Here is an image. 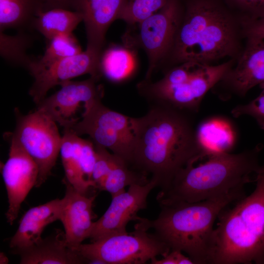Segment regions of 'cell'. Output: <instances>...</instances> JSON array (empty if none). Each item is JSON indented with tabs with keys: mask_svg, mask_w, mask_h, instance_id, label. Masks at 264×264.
Instances as JSON below:
<instances>
[{
	"mask_svg": "<svg viewBox=\"0 0 264 264\" xmlns=\"http://www.w3.org/2000/svg\"><path fill=\"white\" fill-rule=\"evenodd\" d=\"M66 186L60 220L63 225L67 245L74 249L89 237L95 214L93 205L96 195H84L63 179Z\"/></svg>",
	"mask_w": 264,
	"mask_h": 264,
	"instance_id": "cell-18",
	"label": "cell"
},
{
	"mask_svg": "<svg viewBox=\"0 0 264 264\" xmlns=\"http://www.w3.org/2000/svg\"><path fill=\"white\" fill-rule=\"evenodd\" d=\"M94 146L96 160L92 172V179L95 189L102 191L110 169L113 154L100 145L94 144Z\"/></svg>",
	"mask_w": 264,
	"mask_h": 264,
	"instance_id": "cell-29",
	"label": "cell"
},
{
	"mask_svg": "<svg viewBox=\"0 0 264 264\" xmlns=\"http://www.w3.org/2000/svg\"><path fill=\"white\" fill-rule=\"evenodd\" d=\"M102 98L88 107L82 119L69 130L88 135L93 142L124 159L131 166L134 134L131 117L105 106Z\"/></svg>",
	"mask_w": 264,
	"mask_h": 264,
	"instance_id": "cell-10",
	"label": "cell"
},
{
	"mask_svg": "<svg viewBox=\"0 0 264 264\" xmlns=\"http://www.w3.org/2000/svg\"><path fill=\"white\" fill-rule=\"evenodd\" d=\"M148 219L138 217L133 231L82 243L77 250L88 264H144L170 250L154 233L148 232Z\"/></svg>",
	"mask_w": 264,
	"mask_h": 264,
	"instance_id": "cell-7",
	"label": "cell"
},
{
	"mask_svg": "<svg viewBox=\"0 0 264 264\" xmlns=\"http://www.w3.org/2000/svg\"><path fill=\"white\" fill-rule=\"evenodd\" d=\"M255 182L250 195L219 215L209 264H264V164Z\"/></svg>",
	"mask_w": 264,
	"mask_h": 264,
	"instance_id": "cell-5",
	"label": "cell"
},
{
	"mask_svg": "<svg viewBox=\"0 0 264 264\" xmlns=\"http://www.w3.org/2000/svg\"><path fill=\"white\" fill-rule=\"evenodd\" d=\"M8 259L7 257L3 252L0 253V264H7L8 263Z\"/></svg>",
	"mask_w": 264,
	"mask_h": 264,
	"instance_id": "cell-35",
	"label": "cell"
},
{
	"mask_svg": "<svg viewBox=\"0 0 264 264\" xmlns=\"http://www.w3.org/2000/svg\"><path fill=\"white\" fill-rule=\"evenodd\" d=\"M199 141L205 151L228 152L234 141V134L230 126L220 120H210L197 130Z\"/></svg>",
	"mask_w": 264,
	"mask_h": 264,
	"instance_id": "cell-24",
	"label": "cell"
},
{
	"mask_svg": "<svg viewBox=\"0 0 264 264\" xmlns=\"http://www.w3.org/2000/svg\"><path fill=\"white\" fill-rule=\"evenodd\" d=\"M242 23L245 39L247 38H256L264 40V17L244 20L242 22Z\"/></svg>",
	"mask_w": 264,
	"mask_h": 264,
	"instance_id": "cell-32",
	"label": "cell"
},
{
	"mask_svg": "<svg viewBox=\"0 0 264 264\" xmlns=\"http://www.w3.org/2000/svg\"><path fill=\"white\" fill-rule=\"evenodd\" d=\"M180 0H170L161 9L142 21L128 25L122 37L127 48L142 49L148 59L145 80L152 75L172 44L181 10Z\"/></svg>",
	"mask_w": 264,
	"mask_h": 264,
	"instance_id": "cell-8",
	"label": "cell"
},
{
	"mask_svg": "<svg viewBox=\"0 0 264 264\" xmlns=\"http://www.w3.org/2000/svg\"><path fill=\"white\" fill-rule=\"evenodd\" d=\"M150 180L146 174L132 168L124 159L113 154L110 169L102 191L109 192L113 198L125 192L127 186L145 185Z\"/></svg>",
	"mask_w": 264,
	"mask_h": 264,
	"instance_id": "cell-23",
	"label": "cell"
},
{
	"mask_svg": "<svg viewBox=\"0 0 264 264\" xmlns=\"http://www.w3.org/2000/svg\"><path fill=\"white\" fill-rule=\"evenodd\" d=\"M152 264H192V260L188 256L183 254L179 250H171L162 256V259L158 260L153 258L151 260Z\"/></svg>",
	"mask_w": 264,
	"mask_h": 264,
	"instance_id": "cell-33",
	"label": "cell"
},
{
	"mask_svg": "<svg viewBox=\"0 0 264 264\" xmlns=\"http://www.w3.org/2000/svg\"><path fill=\"white\" fill-rule=\"evenodd\" d=\"M260 86L261 87V88L263 89H264V82L262 83H261L260 85Z\"/></svg>",
	"mask_w": 264,
	"mask_h": 264,
	"instance_id": "cell-36",
	"label": "cell"
},
{
	"mask_svg": "<svg viewBox=\"0 0 264 264\" xmlns=\"http://www.w3.org/2000/svg\"><path fill=\"white\" fill-rule=\"evenodd\" d=\"M170 0H127L119 19L128 25L139 22L162 8Z\"/></svg>",
	"mask_w": 264,
	"mask_h": 264,
	"instance_id": "cell-27",
	"label": "cell"
},
{
	"mask_svg": "<svg viewBox=\"0 0 264 264\" xmlns=\"http://www.w3.org/2000/svg\"><path fill=\"white\" fill-rule=\"evenodd\" d=\"M241 21L264 17V0H223Z\"/></svg>",
	"mask_w": 264,
	"mask_h": 264,
	"instance_id": "cell-30",
	"label": "cell"
},
{
	"mask_svg": "<svg viewBox=\"0 0 264 264\" xmlns=\"http://www.w3.org/2000/svg\"><path fill=\"white\" fill-rule=\"evenodd\" d=\"M126 47L113 45L102 51L100 70L109 80L117 82L124 79L131 67V57Z\"/></svg>",
	"mask_w": 264,
	"mask_h": 264,
	"instance_id": "cell-26",
	"label": "cell"
},
{
	"mask_svg": "<svg viewBox=\"0 0 264 264\" xmlns=\"http://www.w3.org/2000/svg\"><path fill=\"white\" fill-rule=\"evenodd\" d=\"M181 10L170 47L157 70L186 62L210 65L236 59L245 39L240 18L223 0H180Z\"/></svg>",
	"mask_w": 264,
	"mask_h": 264,
	"instance_id": "cell-2",
	"label": "cell"
},
{
	"mask_svg": "<svg viewBox=\"0 0 264 264\" xmlns=\"http://www.w3.org/2000/svg\"><path fill=\"white\" fill-rule=\"evenodd\" d=\"M22 264H81L86 259L67 244L64 231L59 229L24 248L12 250Z\"/></svg>",
	"mask_w": 264,
	"mask_h": 264,
	"instance_id": "cell-19",
	"label": "cell"
},
{
	"mask_svg": "<svg viewBox=\"0 0 264 264\" xmlns=\"http://www.w3.org/2000/svg\"><path fill=\"white\" fill-rule=\"evenodd\" d=\"M0 54L5 60L27 68L32 61L26 55L27 40L22 34L10 36L0 32Z\"/></svg>",
	"mask_w": 264,
	"mask_h": 264,
	"instance_id": "cell-28",
	"label": "cell"
},
{
	"mask_svg": "<svg viewBox=\"0 0 264 264\" xmlns=\"http://www.w3.org/2000/svg\"><path fill=\"white\" fill-rule=\"evenodd\" d=\"M16 114V129L10 134L37 165L39 175L35 187H39L51 174L60 153L62 136L57 123L38 109L26 115L18 110Z\"/></svg>",
	"mask_w": 264,
	"mask_h": 264,
	"instance_id": "cell-9",
	"label": "cell"
},
{
	"mask_svg": "<svg viewBox=\"0 0 264 264\" xmlns=\"http://www.w3.org/2000/svg\"><path fill=\"white\" fill-rule=\"evenodd\" d=\"M44 11L54 8L68 9L70 7V0H40Z\"/></svg>",
	"mask_w": 264,
	"mask_h": 264,
	"instance_id": "cell-34",
	"label": "cell"
},
{
	"mask_svg": "<svg viewBox=\"0 0 264 264\" xmlns=\"http://www.w3.org/2000/svg\"><path fill=\"white\" fill-rule=\"evenodd\" d=\"M131 122L134 137L131 167L151 175L160 190L204 151L187 112L150 105L144 115L131 117Z\"/></svg>",
	"mask_w": 264,
	"mask_h": 264,
	"instance_id": "cell-1",
	"label": "cell"
},
{
	"mask_svg": "<svg viewBox=\"0 0 264 264\" xmlns=\"http://www.w3.org/2000/svg\"><path fill=\"white\" fill-rule=\"evenodd\" d=\"M155 187H157V181L151 178L145 185H131L127 191L111 198L106 211L94 222L89 237L91 242L108 236L127 232V225L130 221L136 220L137 213L147 208V197Z\"/></svg>",
	"mask_w": 264,
	"mask_h": 264,
	"instance_id": "cell-13",
	"label": "cell"
},
{
	"mask_svg": "<svg viewBox=\"0 0 264 264\" xmlns=\"http://www.w3.org/2000/svg\"><path fill=\"white\" fill-rule=\"evenodd\" d=\"M99 79L90 76L83 81L63 82L61 88L45 97L37 105V109L64 129H69L82 119L91 104L102 98L103 89L97 83Z\"/></svg>",
	"mask_w": 264,
	"mask_h": 264,
	"instance_id": "cell-11",
	"label": "cell"
},
{
	"mask_svg": "<svg viewBox=\"0 0 264 264\" xmlns=\"http://www.w3.org/2000/svg\"><path fill=\"white\" fill-rule=\"evenodd\" d=\"M264 82V40L246 38L234 64L218 84L228 93L243 97Z\"/></svg>",
	"mask_w": 264,
	"mask_h": 264,
	"instance_id": "cell-16",
	"label": "cell"
},
{
	"mask_svg": "<svg viewBox=\"0 0 264 264\" xmlns=\"http://www.w3.org/2000/svg\"><path fill=\"white\" fill-rule=\"evenodd\" d=\"M234 117L242 115L252 117L260 128L264 130V89L254 100L245 105H238L232 110Z\"/></svg>",
	"mask_w": 264,
	"mask_h": 264,
	"instance_id": "cell-31",
	"label": "cell"
},
{
	"mask_svg": "<svg viewBox=\"0 0 264 264\" xmlns=\"http://www.w3.org/2000/svg\"><path fill=\"white\" fill-rule=\"evenodd\" d=\"M8 158L2 168L8 202L7 222L12 225L17 218L21 205L33 187L39 175L37 165L9 133Z\"/></svg>",
	"mask_w": 264,
	"mask_h": 264,
	"instance_id": "cell-12",
	"label": "cell"
},
{
	"mask_svg": "<svg viewBox=\"0 0 264 264\" xmlns=\"http://www.w3.org/2000/svg\"><path fill=\"white\" fill-rule=\"evenodd\" d=\"M101 56L86 49L85 51L67 57L42 68L29 70L34 82L29 91L38 105L53 87L84 74L98 78L102 76L100 70Z\"/></svg>",
	"mask_w": 264,
	"mask_h": 264,
	"instance_id": "cell-14",
	"label": "cell"
},
{
	"mask_svg": "<svg viewBox=\"0 0 264 264\" xmlns=\"http://www.w3.org/2000/svg\"><path fill=\"white\" fill-rule=\"evenodd\" d=\"M262 144L237 154L204 151L176 175L170 185L156 196L159 205L195 202L243 190L254 182L261 165Z\"/></svg>",
	"mask_w": 264,
	"mask_h": 264,
	"instance_id": "cell-3",
	"label": "cell"
},
{
	"mask_svg": "<svg viewBox=\"0 0 264 264\" xmlns=\"http://www.w3.org/2000/svg\"><path fill=\"white\" fill-rule=\"evenodd\" d=\"M65 172L64 180L81 194L89 195L94 188L92 179L96 151L92 140L65 129L60 150Z\"/></svg>",
	"mask_w": 264,
	"mask_h": 264,
	"instance_id": "cell-15",
	"label": "cell"
},
{
	"mask_svg": "<svg viewBox=\"0 0 264 264\" xmlns=\"http://www.w3.org/2000/svg\"><path fill=\"white\" fill-rule=\"evenodd\" d=\"M48 41V44L44 55L40 59L31 61L27 68L28 70L47 66L82 52L80 45L72 33L59 35Z\"/></svg>",
	"mask_w": 264,
	"mask_h": 264,
	"instance_id": "cell-25",
	"label": "cell"
},
{
	"mask_svg": "<svg viewBox=\"0 0 264 264\" xmlns=\"http://www.w3.org/2000/svg\"><path fill=\"white\" fill-rule=\"evenodd\" d=\"M127 0H70V7L81 14L87 38V49L101 56L110 24L119 19Z\"/></svg>",
	"mask_w": 264,
	"mask_h": 264,
	"instance_id": "cell-17",
	"label": "cell"
},
{
	"mask_svg": "<svg viewBox=\"0 0 264 264\" xmlns=\"http://www.w3.org/2000/svg\"><path fill=\"white\" fill-rule=\"evenodd\" d=\"M62 199L56 198L28 210L21 219L19 227L9 241L12 250L28 247L39 241L45 228L60 220Z\"/></svg>",
	"mask_w": 264,
	"mask_h": 264,
	"instance_id": "cell-20",
	"label": "cell"
},
{
	"mask_svg": "<svg viewBox=\"0 0 264 264\" xmlns=\"http://www.w3.org/2000/svg\"><path fill=\"white\" fill-rule=\"evenodd\" d=\"M235 62V59H230L218 65L186 62L168 69L157 81L143 79L136 88L150 105L196 112L206 93L220 82Z\"/></svg>",
	"mask_w": 264,
	"mask_h": 264,
	"instance_id": "cell-6",
	"label": "cell"
},
{
	"mask_svg": "<svg viewBox=\"0 0 264 264\" xmlns=\"http://www.w3.org/2000/svg\"><path fill=\"white\" fill-rule=\"evenodd\" d=\"M243 190L200 201L160 205L150 229L171 250L184 252L195 264H209L214 224L220 212L243 198Z\"/></svg>",
	"mask_w": 264,
	"mask_h": 264,
	"instance_id": "cell-4",
	"label": "cell"
},
{
	"mask_svg": "<svg viewBox=\"0 0 264 264\" xmlns=\"http://www.w3.org/2000/svg\"><path fill=\"white\" fill-rule=\"evenodd\" d=\"M82 21V15L77 11L54 8L40 12L34 21L33 28L49 40L59 35L72 33Z\"/></svg>",
	"mask_w": 264,
	"mask_h": 264,
	"instance_id": "cell-22",
	"label": "cell"
},
{
	"mask_svg": "<svg viewBox=\"0 0 264 264\" xmlns=\"http://www.w3.org/2000/svg\"><path fill=\"white\" fill-rule=\"evenodd\" d=\"M42 11L44 10L40 0H0V31L14 28L22 31L33 27Z\"/></svg>",
	"mask_w": 264,
	"mask_h": 264,
	"instance_id": "cell-21",
	"label": "cell"
}]
</instances>
